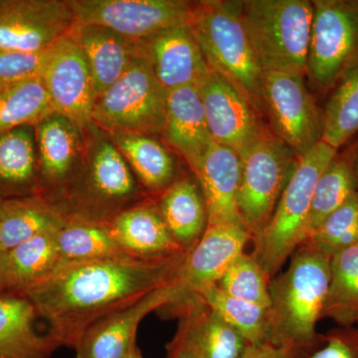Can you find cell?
<instances>
[{"instance_id":"836d02e7","label":"cell","mask_w":358,"mask_h":358,"mask_svg":"<svg viewBox=\"0 0 358 358\" xmlns=\"http://www.w3.org/2000/svg\"><path fill=\"white\" fill-rule=\"evenodd\" d=\"M358 131V65L348 71L327 103L322 119V138L338 150Z\"/></svg>"},{"instance_id":"8fae6325","label":"cell","mask_w":358,"mask_h":358,"mask_svg":"<svg viewBox=\"0 0 358 358\" xmlns=\"http://www.w3.org/2000/svg\"><path fill=\"white\" fill-rule=\"evenodd\" d=\"M75 21L110 28L140 40L189 24L194 2L185 0H67Z\"/></svg>"},{"instance_id":"60d3db41","label":"cell","mask_w":358,"mask_h":358,"mask_svg":"<svg viewBox=\"0 0 358 358\" xmlns=\"http://www.w3.org/2000/svg\"><path fill=\"white\" fill-rule=\"evenodd\" d=\"M6 292H8V288H7L6 275H4L3 267H2L1 253H0V294L6 293Z\"/></svg>"},{"instance_id":"7c38bea8","label":"cell","mask_w":358,"mask_h":358,"mask_svg":"<svg viewBox=\"0 0 358 358\" xmlns=\"http://www.w3.org/2000/svg\"><path fill=\"white\" fill-rule=\"evenodd\" d=\"M160 310L178 319L167 352H182L190 358H240L249 345L199 294H183Z\"/></svg>"},{"instance_id":"d4e9b609","label":"cell","mask_w":358,"mask_h":358,"mask_svg":"<svg viewBox=\"0 0 358 358\" xmlns=\"http://www.w3.org/2000/svg\"><path fill=\"white\" fill-rule=\"evenodd\" d=\"M155 200L174 241L185 255L189 253L208 226V214L199 183L188 176L178 178Z\"/></svg>"},{"instance_id":"7a4b0ae2","label":"cell","mask_w":358,"mask_h":358,"mask_svg":"<svg viewBox=\"0 0 358 358\" xmlns=\"http://www.w3.org/2000/svg\"><path fill=\"white\" fill-rule=\"evenodd\" d=\"M81 164L55 206L63 217L109 224L148 195L107 131L91 124L84 129Z\"/></svg>"},{"instance_id":"603a6c76","label":"cell","mask_w":358,"mask_h":358,"mask_svg":"<svg viewBox=\"0 0 358 358\" xmlns=\"http://www.w3.org/2000/svg\"><path fill=\"white\" fill-rule=\"evenodd\" d=\"M164 140L182 155L194 171L214 143L196 86L167 92Z\"/></svg>"},{"instance_id":"d590c367","label":"cell","mask_w":358,"mask_h":358,"mask_svg":"<svg viewBox=\"0 0 358 358\" xmlns=\"http://www.w3.org/2000/svg\"><path fill=\"white\" fill-rule=\"evenodd\" d=\"M303 243L329 259L357 244L358 193L327 216Z\"/></svg>"},{"instance_id":"30bf717a","label":"cell","mask_w":358,"mask_h":358,"mask_svg":"<svg viewBox=\"0 0 358 358\" xmlns=\"http://www.w3.org/2000/svg\"><path fill=\"white\" fill-rule=\"evenodd\" d=\"M305 75L289 72H263L261 102L274 134L298 155L308 154L322 138L320 119Z\"/></svg>"},{"instance_id":"484cf974","label":"cell","mask_w":358,"mask_h":358,"mask_svg":"<svg viewBox=\"0 0 358 358\" xmlns=\"http://www.w3.org/2000/svg\"><path fill=\"white\" fill-rule=\"evenodd\" d=\"M40 195L34 127L0 134V202Z\"/></svg>"},{"instance_id":"ab89813d","label":"cell","mask_w":358,"mask_h":358,"mask_svg":"<svg viewBox=\"0 0 358 358\" xmlns=\"http://www.w3.org/2000/svg\"><path fill=\"white\" fill-rule=\"evenodd\" d=\"M303 353L288 346L263 343L249 345L240 358H303Z\"/></svg>"},{"instance_id":"ffe728a7","label":"cell","mask_w":358,"mask_h":358,"mask_svg":"<svg viewBox=\"0 0 358 358\" xmlns=\"http://www.w3.org/2000/svg\"><path fill=\"white\" fill-rule=\"evenodd\" d=\"M192 173L203 195L208 226L244 227L237 204L241 176L238 152L213 143Z\"/></svg>"},{"instance_id":"4316f807","label":"cell","mask_w":358,"mask_h":358,"mask_svg":"<svg viewBox=\"0 0 358 358\" xmlns=\"http://www.w3.org/2000/svg\"><path fill=\"white\" fill-rule=\"evenodd\" d=\"M128 162L141 189L150 199L159 197L178 178L176 160L154 136L109 134Z\"/></svg>"},{"instance_id":"52a82bcc","label":"cell","mask_w":358,"mask_h":358,"mask_svg":"<svg viewBox=\"0 0 358 358\" xmlns=\"http://www.w3.org/2000/svg\"><path fill=\"white\" fill-rule=\"evenodd\" d=\"M238 210L255 241L270 222L299 157L274 133L265 129L239 154Z\"/></svg>"},{"instance_id":"cb8c5ba5","label":"cell","mask_w":358,"mask_h":358,"mask_svg":"<svg viewBox=\"0 0 358 358\" xmlns=\"http://www.w3.org/2000/svg\"><path fill=\"white\" fill-rule=\"evenodd\" d=\"M34 306L20 292L0 294V358H51L59 348L37 329Z\"/></svg>"},{"instance_id":"7402d4cb","label":"cell","mask_w":358,"mask_h":358,"mask_svg":"<svg viewBox=\"0 0 358 358\" xmlns=\"http://www.w3.org/2000/svg\"><path fill=\"white\" fill-rule=\"evenodd\" d=\"M83 53L95 89L96 100L136 62L134 40L103 26L75 22L68 32Z\"/></svg>"},{"instance_id":"8d00e7d4","label":"cell","mask_w":358,"mask_h":358,"mask_svg":"<svg viewBox=\"0 0 358 358\" xmlns=\"http://www.w3.org/2000/svg\"><path fill=\"white\" fill-rule=\"evenodd\" d=\"M271 278L253 254L242 253L224 272L216 286L238 300L270 308Z\"/></svg>"},{"instance_id":"f546056e","label":"cell","mask_w":358,"mask_h":358,"mask_svg":"<svg viewBox=\"0 0 358 358\" xmlns=\"http://www.w3.org/2000/svg\"><path fill=\"white\" fill-rule=\"evenodd\" d=\"M41 77L0 84V134L33 126L53 114Z\"/></svg>"},{"instance_id":"e575fe53","label":"cell","mask_w":358,"mask_h":358,"mask_svg":"<svg viewBox=\"0 0 358 358\" xmlns=\"http://www.w3.org/2000/svg\"><path fill=\"white\" fill-rule=\"evenodd\" d=\"M355 193V174L348 162L331 160L315 185L303 241L327 216L343 206Z\"/></svg>"},{"instance_id":"ba28073f","label":"cell","mask_w":358,"mask_h":358,"mask_svg":"<svg viewBox=\"0 0 358 358\" xmlns=\"http://www.w3.org/2000/svg\"><path fill=\"white\" fill-rule=\"evenodd\" d=\"M167 91L141 59L96 99L92 124L108 134L162 136Z\"/></svg>"},{"instance_id":"d6a6232c","label":"cell","mask_w":358,"mask_h":358,"mask_svg":"<svg viewBox=\"0 0 358 358\" xmlns=\"http://www.w3.org/2000/svg\"><path fill=\"white\" fill-rule=\"evenodd\" d=\"M212 310L238 331L249 345L272 343V324L268 308L228 296L216 285L199 294Z\"/></svg>"},{"instance_id":"74e56055","label":"cell","mask_w":358,"mask_h":358,"mask_svg":"<svg viewBox=\"0 0 358 358\" xmlns=\"http://www.w3.org/2000/svg\"><path fill=\"white\" fill-rule=\"evenodd\" d=\"M48 50H0V84L41 77Z\"/></svg>"},{"instance_id":"1f68e13d","label":"cell","mask_w":358,"mask_h":358,"mask_svg":"<svg viewBox=\"0 0 358 358\" xmlns=\"http://www.w3.org/2000/svg\"><path fill=\"white\" fill-rule=\"evenodd\" d=\"M322 317L341 327L358 322V243L331 259V280Z\"/></svg>"},{"instance_id":"2e32d148","label":"cell","mask_w":358,"mask_h":358,"mask_svg":"<svg viewBox=\"0 0 358 358\" xmlns=\"http://www.w3.org/2000/svg\"><path fill=\"white\" fill-rule=\"evenodd\" d=\"M176 280L109 313L89 327L75 348L77 358L131 357L138 348L136 338L141 320L178 298Z\"/></svg>"},{"instance_id":"b9f144b4","label":"cell","mask_w":358,"mask_h":358,"mask_svg":"<svg viewBox=\"0 0 358 358\" xmlns=\"http://www.w3.org/2000/svg\"><path fill=\"white\" fill-rule=\"evenodd\" d=\"M167 358H190L182 352H167Z\"/></svg>"},{"instance_id":"f1b7e54d","label":"cell","mask_w":358,"mask_h":358,"mask_svg":"<svg viewBox=\"0 0 358 358\" xmlns=\"http://www.w3.org/2000/svg\"><path fill=\"white\" fill-rule=\"evenodd\" d=\"M59 228L44 231L1 253L2 267L9 291L21 292L40 281L60 266Z\"/></svg>"},{"instance_id":"d6986e66","label":"cell","mask_w":358,"mask_h":358,"mask_svg":"<svg viewBox=\"0 0 358 358\" xmlns=\"http://www.w3.org/2000/svg\"><path fill=\"white\" fill-rule=\"evenodd\" d=\"M251 235L241 226H207L199 244L186 254L178 280L179 294H199L217 284L231 263L245 252ZM176 298V299H178Z\"/></svg>"},{"instance_id":"44dd1931","label":"cell","mask_w":358,"mask_h":358,"mask_svg":"<svg viewBox=\"0 0 358 358\" xmlns=\"http://www.w3.org/2000/svg\"><path fill=\"white\" fill-rule=\"evenodd\" d=\"M108 225L115 241L128 255L145 259L185 255L150 197L124 209Z\"/></svg>"},{"instance_id":"4dcf8cb0","label":"cell","mask_w":358,"mask_h":358,"mask_svg":"<svg viewBox=\"0 0 358 358\" xmlns=\"http://www.w3.org/2000/svg\"><path fill=\"white\" fill-rule=\"evenodd\" d=\"M57 244L60 265L126 254L110 235L108 224L84 219H65L58 230Z\"/></svg>"},{"instance_id":"e0dca14e","label":"cell","mask_w":358,"mask_h":358,"mask_svg":"<svg viewBox=\"0 0 358 358\" xmlns=\"http://www.w3.org/2000/svg\"><path fill=\"white\" fill-rule=\"evenodd\" d=\"M40 195L55 204L82 162L83 129L64 115H49L34 126Z\"/></svg>"},{"instance_id":"8992f818","label":"cell","mask_w":358,"mask_h":358,"mask_svg":"<svg viewBox=\"0 0 358 358\" xmlns=\"http://www.w3.org/2000/svg\"><path fill=\"white\" fill-rule=\"evenodd\" d=\"M336 154L334 148L320 141L299 157L270 222L253 242L252 254L271 280L303 243L315 185Z\"/></svg>"},{"instance_id":"277c9868","label":"cell","mask_w":358,"mask_h":358,"mask_svg":"<svg viewBox=\"0 0 358 358\" xmlns=\"http://www.w3.org/2000/svg\"><path fill=\"white\" fill-rule=\"evenodd\" d=\"M209 68L217 73L263 114L259 65L242 16V1L194 2L189 22Z\"/></svg>"},{"instance_id":"5bb4252c","label":"cell","mask_w":358,"mask_h":358,"mask_svg":"<svg viewBox=\"0 0 358 358\" xmlns=\"http://www.w3.org/2000/svg\"><path fill=\"white\" fill-rule=\"evenodd\" d=\"M41 79L54 112L83 131L88 128L96 102L93 79L83 53L67 34L49 47Z\"/></svg>"},{"instance_id":"f35d334b","label":"cell","mask_w":358,"mask_h":358,"mask_svg":"<svg viewBox=\"0 0 358 358\" xmlns=\"http://www.w3.org/2000/svg\"><path fill=\"white\" fill-rule=\"evenodd\" d=\"M303 358H358V327H341L322 336Z\"/></svg>"},{"instance_id":"6da1fadb","label":"cell","mask_w":358,"mask_h":358,"mask_svg":"<svg viewBox=\"0 0 358 358\" xmlns=\"http://www.w3.org/2000/svg\"><path fill=\"white\" fill-rule=\"evenodd\" d=\"M186 255L145 259L128 255L62 264L22 289L56 345L76 348L89 327L178 279Z\"/></svg>"},{"instance_id":"9c48e42d","label":"cell","mask_w":358,"mask_h":358,"mask_svg":"<svg viewBox=\"0 0 358 358\" xmlns=\"http://www.w3.org/2000/svg\"><path fill=\"white\" fill-rule=\"evenodd\" d=\"M307 74L329 88L358 65V1L315 0Z\"/></svg>"},{"instance_id":"7bdbcfd3","label":"cell","mask_w":358,"mask_h":358,"mask_svg":"<svg viewBox=\"0 0 358 358\" xmlns=\"http://www.w3.org/2000/svg\"><path fill=\"white\" fill-rule=\"evenodd\" d=\"M129 358H143V355H141V350H138V348H136Z\"/></svg>"},{"instance_id":"3957f363","label":"cell","mask_w":358,"mask_h":358,"mask_svg":"<svg viewBox=\"0 0 358 358\" xmlns=\"http://www.w3.org/2000/svg\"><path fill=\"white\" fill-rule=\"evenodd\" d=\"M329 280L331 259L301 244L288 268L271 280L268 310L273 345L288 346L303 355L315 348Z\"/></svg>"},{"instance_id":"5b68a950","label":"cell","mask_w":358,"mask_h":358,"mask_svg":"<svg viewBox=\"0 0 358 358\" xmlns=\"http://www.w3.org/2000/svg\"><path fill=\"white\" fill-rule=\"evenodd\" d=\"M313 1L247 0L242 16L263 72L307 73Z\"/></svg>"},{"instance_id":"4fadbf2b","label":"cell","mask_w":358,"mask_h":358,"mask_svg":"<svg viewBox=\"0 0 358 358\" xmlns=\"http://www.w3.org/2000/svg\"><path fill=\"white\" fill-rule=\"evenodd\" d=\"M75 22L67 0H0V50H46Z\"/></svg>"},{"instance_id":"83f0119b","label":"cell","mask_w":358,"mask_h":358,"mask_svg":"<svg viewBox=\"0 0 358 358\" xmlns=\"http://www.w3.org/2000/svg\"><path fill=\"white\" fill-rule=\"evenodd\" d=\"M64 222L57 207L41 195L4 200L0 202V253Z\"/></svg>"},{"instance_id":"9a60e30c","label":"cell","mask_w":358,"mask_h":358,"mask_svg":"<svg viewBox=\"0 0 358 358\" xmlns=\"http://www.w3.org/2000/svg\"><path fill=\"white\" fill-rule=\"evenodd\" d=\"M136 56L167 92L199 87L212 72L189 24L176 26L134 40Z\"/></svg>"},{"instance_id":"ac0fdd59","label":"cell","mask_w":358,"mask_h":358,"mask_svg":"<svg viewBox=\"0 0 358 358\" xmlns=\"http://www.w3.org/2000/svg\"><path fill=\"white\" fill-rule=\"evenodd\" d=\"M197 88L214 143L239 155L265 131L258 112L217 73L212 71Z\"/></svg>"}]
</instances>
